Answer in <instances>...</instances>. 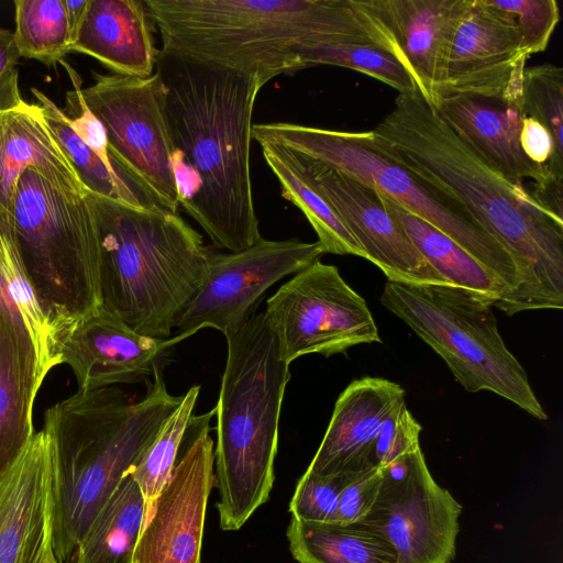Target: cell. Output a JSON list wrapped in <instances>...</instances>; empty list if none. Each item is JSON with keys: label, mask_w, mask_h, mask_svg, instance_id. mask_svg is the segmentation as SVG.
<instances>
[{"label": "cell", "mask_w": 563, "mask_h": 563, "mask_svg": "<svg viewBox=\"0 0 563 563\" xmlns=\"http://www.w3.org/2000/svg\"><path fill=\"white\" fill-rule=\"evenodd\" d=\"M7 210L58 356L69 332L101 308L93 212L85 194L58 189L33 169L20 175Z\"/></svg>", "instance_id": "52a82bcc"}, {"label": "cell", "mask_w": 563, "mask_h": 563, "mask_svg": "<svg viewBox=\"0 0 563 563\" xmlns=\"http://www.w3.org/2000/svg\"><path fill=\"white\" fill-rule=\"evenodd\" d=\"M383 198L420 254L444 279L490 299L496 308L503 305L507 296L505 288L474 257L424 220Z\"/></svg>", "instance_id": "4316f807"}, {"label": "cell", "mask_w": 563, "mask_h": 563, "mask_svg": "<svg viewBox=\"0 0 563 563\" xmlns=\"http://www.w3.org/2000/svg\"><path fill=\"white\" fill-rule=\"evenodd\" d=\"M377 150L464 207L511 255L519 287L506 312L563 307V220L482 161L419 90L371 130Z\"/></svg>", "instance_id": "6da1fadb"}, {"label": "cell", "mask_w": 563, "mask_h": 563, "mask_svg": "<svg viewBox=\"0 0 563 563\" xmlns=\"http://www.w3.org/2000/svg\"><path fill=\"white\" fill-rule=\"evenodd\" d=\"M302 69L316 65H334L366 74L396 89L399 95L418 90L402 64L376 44L301 46L298 48Z\"/></svg>", "instance_id": "d6a6232c"}, {"label": "cell", "mask_w": 563, "mask_h": 563, "mask_svg": "<svg viewBox=\"0 0 563 563\" xmlns=\"http://www.w3.org/2000/svg\"><path fill=\"white\" fill-rule=\"evenodd\" d=\"M15 44L21 57L46 65L70 53V34L63 0H15Z\"/></svg>", "instance_id": "4dcf8cb0"}, {"label": "cell", "mask_w": 563, "mask_h": 563, "mask_svg": "<svg viewBox=\"0 0 563 563\" xmlns=\"http://www.w3.org/2000/svg\"><path fill=\"white\" fill-rule=\"evenodd\" d=\"M405 389L382 377L353 380L338 397L323 439L307 471L321 475H357L374 464L380 427Z\"/></svg>", "instance_id": "ffe728a7"}, {"label": "cell", "mask_w": 563, "mask_h": 563, "mask_svg": "<svg viewBox=\"0 0 563 563\" xmlns=\"http://www.w3.org/2000/svg\"><path fill=\"white\" fill-rule=\"evenodd\" d=\"M178 343L136 333L101 307L63 340L58 361L71 368L78 390L147 383L164 371Z\"/></svg>", "instance_id": "d6986e66"}, {"label": "cell", "mask_w": 563, "mask_h": 563, "mask_svg": "<svg viewBox=\"0 0 563 563\" xmlns=\"http://www.w3.org/2000/svg\"><path fill=\"white\" fill-rule=\"evenodd\" d=\"M199 391V385L188 389L140 462L130 471L144 498V522L152 514L155 501L175 467Z\"/></svg>", "instance_id": "1f68e13d"}, {"label": "cell", "mask_w": 563, "mask_h": 563, "mask_svg": "<svg viewBox=\"0 0 563 563\" xmlns=\"http://www.w3.org/2000/svg\"><path fill=\"white\" fill-rule=\"evenodd\" d=\"M379 468V493L361 521L386 537L398 563H452L462 507L433 479L421 449Z\"/></svg>", "instance_id": "4fadbf2b"}, {"label": "cell", "mask_w": 563, "mask_h": 563, "mask_svg": "<svg viewBox=\"0 0 563 563\" xmlns=\"http://www.w3.org/2000/svg\"><path fill=\"white\" fill-rule=\"evenodd\" d=\"M165 55L255 77L302 70L303 46L383 43L354 0H144ZM385 49V48H384Z\"/></svg>", "instance_id": "3957f363"}, {"label": "cell", "mask_w": 563, "mask_h": 563, "mask_svg": "<svg viewBox=\"0 0 563 563\" xmlns=\"http://www.w3.org/2000/svg\"><path fill=\"white\" fill-rule=\"evenodd\" d=\"M183 396L167 391L163 372L145 396L119 386L77 390L44 412L55 451L54 552L69 563L90 523L123 476L142 459Z\"/></svg>", "instance_id": "277c9868"}, {"label": "cell", "mask_w": 563, "mask_h": 563, "mask_svg": "<svg viewBox=\"0 0 563 563\" xmlns=\"http://www.w3.org/2000/svg\"><path fill=\"white\" fill-rule=\"evenodd\" d=\"M145 505L129 471L97 514L69 563H132Z\"/></svg>", "instance_id": "484cf974"}, {"label": "cell", "mask_w": 563, "mask_h": 563, "mask_svg": "<svg viewBox=\"0 0 563 563\" xmlns=\"http://www.w3.org/2000/svg\"><path fill=\"white\" fill-rule=\"evenodd\" d=\"M175 150L172 170L185 210L219 250L262 239L251 180L252 117L263 87L255 77L159 51Z\"/></svg>", "instance_id": "7a4b0ae2"}, {"label": "cell", "mask_w": 563, "mask_h": 563, "mask_svg": "<svg viewBox=\"0 0 563 563\" xmlns=\"http://www.w3.org/2000/svg\"><path fill=\"white\" fill-rule=\"evenodd\" d=\"M522 108L526 117L540 122L563 156V69L547 63L525 68Z\"/></svg>", "instance_id": "836d02e7"}, {"label": "cell", "mask_w": 563, "mask_h": 563, "mask_svg": "<svg viewBox=\"0 0 563 563\" xmlns=\"http://www.w3.org/2000/svg\"><path fill=\"white\" fill-rule=\"evenodd\" d=\"M421 426L407 409L406 401L399 402L383 422L374 448V464L384 467L418 448Z\"/></svg>", "instance_id": "8d00e7d4"}, {"label": "cell", "mask_w": 563, "mask_h": 563, "mask_svg": "<svg viewBox=\"0 0 563 563\" xmlns=\"http://www.w3.org/2000/svg\"><path fill=\"white\" fill-rule=\"evenodd\" d=\"M528 58L512 16L490 0H471L443 66L439 98L500 99L523 109Z\"/></svg>", "instance_id": "2e32d148"}, {"label": "cell", "mask_w": 563, "mask_h": 563, "mask_svg": "<svg viewBox=\"0 0 563 563\" xmlns=\"http://www.w3.org/2000/svg\"><path fill=\"white\" fill-rule=\"evenodd\" d=\"M380 484L379 467L353 477L340 494L334 522L352 523L363 520L377 498Z\"/></svg>", "instance_id": "74e56055"}, {"label": "cell", "mask_w": 563, "mask_h": 563, "mask_svg": "<svg viewBox=\"0 0 563 563\" xmlns=\"http://www.w3.org/2000/svg\"><path fill=\"white\" fill-rule=\"evenodd\" d=\"M260 145L267 166L280 184L282 196L302 211L325 253L365 258L363 250L328 202L292 165L285 147L274 143Z\"/></svg>", "instance_id": "f1b7e54d"}, {"label": "cell", "mask_w": 563, "mask_h": 563, "mask_svg": "<svg viewBox=\"0 0 563 563\" xmlns=\"http://www.w3.org/2000/svg\"><path fill=\"white\" fill-rule=\"evenodd\" d=\"M81 89L85 102L103 124L114 165L132 181L177 213L172 170L175 150L167 112V87L158 71L150 77L92 73Z\"/></svg>", "instance_id": "30bf717a"}, {"label": "cell", "mask_w": 563, "mask_h": 563, "mask_svg": "<svg viewBox=\"0 0 563 563\" xmlns=\"http://www.w3.org/2000/svg\"><path fill=\"white\" fill-rule=\"evenodd\" d=\"M379 302L444 360L464 389L493 391L548 419L527 372L499 334L490 299L453 285L388 280Z\"/></svg>", "instance_id": "9c48e42d"}, {"label": "cell", "mask_w": 563, "mask_h": 563, "mask_svg": "<svg viewBox=\"0 0 563 563\" xmlns=\"http://www.w3.org/2000/svg\"><path fill=\"white\" fill-rule=\"evenodd\" d=\"M216 409L191 416L169 479L144 522L132 563H199L207 504L214 486Z\"/></svg>", "instance_id": "5bb4252c"}, {"label": "cell", "mask_w": 563, "mask_h": 563, "mask_svg": "<svg viewBox=\"0 0 563 563\" xmlns=\"http://www.w3.org/2000/svg\"><path fill=\"white\" fill-rule=\"evenodd\" d=\"M433 109L464 144L512 184L523 186L530 179L537 185L553 175L521 150V108L500 99L449 96Z\"/></svg>", "instance_id": "44dd1931"}, {"label": "cell", "mask_w": 563, "mask_h": 563, "mask_svg": "<svg viewBox=\"0 0 563 563\" xmlns=\"http://www.w3.org/2000/svg\"><path fill=\"white\" fill-rule=\"evenodd\" d=\"M355 476L321 475L306 471L289 504L292 517L305 521L334 522L340 494Z\"/></svg>", "instance_id": "e575fe53"}, {"label": "cell", "mask_w": 563, "mask_h": 563, "mask_svg": "<svg viewBox=\"0 0 563 563\" xmlns=\"http://www.w3.org/2000/svg\"><path fill=\"white\" fill-rule=\"evenodd\" d=\"M284 147L292 165L322 196L361 246L365 260L375 264L388 280L451 285L420 254L377 190L345 173Z\"/></svg>", "instance_id": "9a60e30c"}, {"label": "cell", "mask_w": 563, "mask_h": 563, "mask_svg": "<svg viewBox=\"0 0 563 563\" xmlns=\"http://www.w3.org/2000/svg\"><path fill=\"white\" fill-rule=\"evenodd\" d=\"M144 0H90L70 52L96 58L112 74L146 78L159 49Z\"/></svg>", "instance_id": "603a6c76"}, {"label": "cell", "mask_w": 563, "mask_h": 563, "mask_svg": "<svg viewBox=\"0 0 563 563\" xmlns=\"http://www.w3.org/2000/svg\"><path fill=\"white\" fill-rule=\"evenodd\" d=\"M43 382L27 330L0 283V476L35 433L33 407Z\"/></svg>", "instance_id": "7402d4cb"}, {"label": "cell", "mask_w": 563, "mask_h": 563, "mask_svg": "<svg viewBox=\"0 0 563 563\" xmlns=\"http://www.w3.org/2000/svg\"><path fill=\"white\" fill-rule=\"evenodd\" d=\"M20 58L13 32L0 29V88L18 74Z\"/></svg>", "instance_id": "f35d334b"}, {"label": "cell", "mask_w": 563, "mask_h": 563, "mask_svg": "<svg viewBox=\"0 0 563 563\" xmlns=\"http://www.w3.org/2000/svg\"><path fill=\"white\" fill-rule=\"evenodd\" d=\"M33 169L54 187L88 190L63 152L38 104L22 101L0 112V205L8 209L16 181Z\"/></svg>", "instance_id": "cb8c5ba5"}, {"label": "cell", "mask_w": 563, "mask_h": 563, "mask_svg": "<svg viewBox=\"0 0 563 563\" xmlns=\"http://www.w3.org/2000/svg\"><path fill=\"white\" fill-rule=\"evenodd\" d=\"M31 91L42 108L47 124L63 152L88 191L137 208L165 209L150 191L111 173L74 132L68 123V115L42 91L35 88H31Z\"/></svg>", "instance_id": "83f0119b"}, {"label": "cell", "mask_w": 563, "mask_h": 563, "mask_svg": "<svg viewBox=\"0 0 563 563\" xmlns=\"http://www.w3.org/2000/svg\"><path fill=\"white\" fill-rule=\"evenodd\" d=\"M258 144L275 143L319 161L374 188L424 220L474 257L505 288L506 312L519 287L511 255L464 207L376 148L371 131L349 132L296 123L252 126Z\"/></svg>", "instance_id": "ba28073f"}, {"label": "cell", "mask_w": 563, "mask_h": 563, "mask_svg": "<svg viewBox=\"0 0 563 563\" xmlns=\"http://www.w3.org/2000/svg\"><path fill=\"white\" fill-rule=\"evenodd\" d=\"M90 0H63L67 24L70 34V46L77 40L81 25L84 23Z\"/></svg>", "instance_id": "ab89813d"}, {"label": "cell", "mask_w": 563, "mask_h": 563, "mask_svg": "<svg viewBox=\"0 0 563 563\" xmlns=\"http://www.w3.org/2000/svg\"><path fill=\"white\" fill-rule=\"evenodd\" d=\"M54 512L55 451L42 428L0 476V563H58Z\"/></svg>", "instance_id": "e0dca14e"}, {"label": "cell", "mask_w": 563, "mask_h": 563, "mask_svg": "<svg viewBox=\"0 0 563 563\" xmlns=\"http://www.w3.org/2000/svg\"><path fill=\"white\" fill-rule=\"evenodd\" d=\"M492 4L515 21L522 48L530 57L547 49L560 20L555 0H490Z\"/></svg>", "instance_id": "d590c367"}, {"label": "cell", "mask_w": 563, "mask_h": 563, "mask_svg": "<svg viewBox=\"0 0 563 563\" xmlns=\"http://www.w3.org/2000/svg\"><path fill=\"white\" fill-rule=\"evenodd\" d=\"M214 449L217 508L224 531L239 530L267 501L274 484L282 404L290 378L264 313L223 334Z\"/></svg>", "instance_id": "8992f818"}, {"label": "cell", "mask_w": 563, "mask_h": 563, "mask_svg": "<svg viewBox=\"0 0 563 563\" xmlns=\"http://www.w3.org/2000/svg\"><path fill=\"white\" fill-rule=\"evenodd\" d=\"M0 283L27 330L38 373L44 380L51 369L59 365V361L48 323L26 276L8 210L1 205Z\"/></svg>", "instance_id": "f546056e"}, {"label": "cell", "mask_w": 563, "mask_h": 563, "mask_svg": "<svg viewBox=\"0 0 563 563\" xmlns=\"http://www.w3.org/2000/svg\"><path fill=\"white\" fill-rule=\"evenodd\" d=\"M325 254L317 241L297 238L282 241L261 239L240 252L208 247V271L195 297L176 323L178 342L203 328L222 334L234 331L255 310L265 291L288 275H295Z\"/></svg>", "instance_id": "7c38bea8"}, {"label": "cell", "mask_w": 563, "mask_h": 563, "mask_svg": "<svg viewBox=\"0 0 563 563\" xmlns=\"http://www.w3.org/2000/svg\"><path fill=\"white\" fill-rule=\"evenodd\" d=\"M383 46L434 108L443 66L471 0H354Z\"/></svg>", "instance_id": "ac0fdd59"}, {"label": "cell", "mask_w": 563, "mask_h": 563, "mask_svg": "<svg viewBox=\"0 0 563 563\" xmlns=\"http://www.w3.org/2000/svg\"><path fill=\"white\" fill-rule=\"evenodd\" d=\"M100 244L101 307L136 333L170 338L208 271V246L178 213L85 194Z\"/></svg>", "instance_id": "5b68a950"}, {"label": "cell", "mask_w": 563, "mask_h": 563, "mask_svg": "<svg viewBox=\"0 0 563 563\" xmlns=\"http://www.w3.org/2000/svg\"><path fill=\"white\" fill-rule=\"evenodd\" d=\"M264 317L286 363L308 354L329 357L362 343L380 342L364 298L336 266L317 261L267 299Z\"/></svg>", "instance_id": "8fae6325"}, {"label": "cell", "mask_w": 563, "mask_h": 563, "mask_svg": "<svg viewBox=\"0 0 563 563\" xmlns=\"http://www.w3.org/2000/svg\"><path fill=\"white\" fill-rule=\"evenodd\" d=\"M289 550L299 563H398L386 537L362 522H316L291 517Z\"/></svg>", "instance_id": "d4e9b609"}]
</instances>
